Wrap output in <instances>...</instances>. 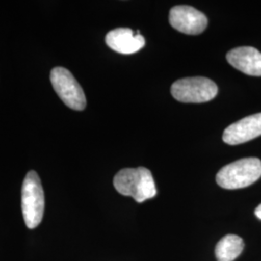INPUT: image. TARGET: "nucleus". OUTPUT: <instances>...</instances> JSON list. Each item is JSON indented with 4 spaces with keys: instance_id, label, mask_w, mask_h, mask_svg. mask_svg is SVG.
I'll list each match as a JSON object with an SVG mask.
<instances>
[{
    "instance_id": "1",
    "label": "nucleus",
    "mask_w": 261,
    "mask_h": 261,
    "mask_svg": "<svg viewBox=\"0 0 261 261\" xmlns=\"http://www.w3.org/2000/svg\"><path fill=\"white\" fill-rule=\"evenodd\" d=\"M113 185L119 194L132 196L140 203L157 195L151 171L142 167L121 169L114 176Z\"/></svg>"
},
{
    "instance_id": "2",
    "label": "nucleus",
    "mask_w": 261,
    "mask_h": 261,
    "mask_svg": "<svg viewBox=\"0 0 261 261\" xmlns=\"http://www.w3.org/2000/svg\"><path fill=\"white\" fill-rule=\"evenodd\" d=\"M260 177V160L244 158L221 168L217 173L216 181L224 189L237 190L251 186Z\"/></svg>"
},
{
    "instance_id": "3",
    "label": "nucleus",
    "mask_w": 261,
    "mask_h": 261,
    "mask_svg": "<svg viewBox=\"0 0 261 261\" xmlns=\"http://www.w3.org/2000/svg\"><path fill=\"white\" fill-rule=\"evenodd\" d=\"M21 210L29 229L41 224L45 211V195L37 172L29 171L21 188Z\"/></svg>"
},
{
    "instance_id": "4",
    "label": "nucleus",
    "mask_w": 261,
    "mask_h": 261,
    "mask_svg": "<svg viewBox=\"0 0 261 261\" xmlns=\"http://www.w3.org/2000/svg\"><path fill=\"white\" fill-rule=\"evenodd\" d=\"M170 92L182 103H206L218 94V86L213 81L203 76L185 77L171 85Z\"/></svg>"
},
{
    "instance_id": "5",
    "label": "nucleus",
    "mask_w": 261,
    "mask_h": 261,
    "mask_svg": "<svg viewBox=\"0 0 261 261\" xmlns=\"http://www.w3.org/2000/svg\"><path fill=\"white\" fill-rule=\"evenodd\" d=\"M50 83L58 97L68 108L84 111L86 107L85 94L69 70L63 67L54 68L50 72Z\"/></svg>"
},
{
    "instance_id": "6",
    "label": "nucleus",
    "mask_w": 261,
    "mask_h": 261,
    "mask_svg": "<svg viewBox=\"0 0 261 261\" xmlns=\"http://www.w3.org/2000/svg\"><path fill=\"white\" fill-rule=\"evenodd\" d=\"M169 23L172 28L188 35L202 33L208 24L205 15L192 6L179 5L169 12Z\"/></svg>"
},
{
    "instance_id": "7",
    "label": "nucleus",
    "mask_w": 261,
    "mask_h": 261,
    "mask_svg": "<svg viewBox=\"0 0 261 261\" xmlns=\"http://www.w3.org/2000/svg\"><path fill=\"white\" fill-rule=\"evenodd\" d=\"M261 136V112L247 116L225 128L223 140L229 145H238Z\"/></svg>"
},
{
    "instance_id": "8",
    "label": "nucleus",
    "mask_w": 261,
    "mask_h": 261,
    "mask_svg": "<svg viewBox=\"0 0 261 261\" xmlns=\"http://www.w3.org/2000/svg\"><path fill=\"white\" fill-rule=\"evenodd\" d=\"M227 62L244 74L261 76V53L252 47H240L229 50Z\"/></svg>"
},
{
    "instance_id": "9",
    "label": "nucleus",
    "mask_w": 261,
    "mask_h": 261,
    "mask_svg": "<svg viewBox=\"0 0 261 261\" xmlns=\"http://www.w3.org/2000/svg\"><path fill=\"white\" fill-rule=\"evenodd\" d=\"M106 43L118 54L132 55L144 47L145 40L139 31L135 34L130 28H117L107 34Z\"/></svg>"
},
{
    "instance_id": "10",
    "label": "nucleus",
    "mask_w": 261,
    "mask_h": 261,
    "mask_svg": "<svg viewBox=\"0 0 261 261\" xmlns=\"http://www.w3.org/2000/svg\"><path fill=\"white\" fill-rule=\"evenodd\" d=\"M244 250L242 238L228 234L223 237L216 246V257L218 261H233L241 254Z\"/></svg>"
},
{
    "instance_id": "11",
    "label": "nucleus",
    "mask_w": 261,
    "mask_h": 261,
    "mask_svg": "<svg viewBox=\"0 0 261 261\" xmlns=\"http://www.w3.org/2000/svg\"><path fill=\"white\" fill-rule=\"evenodd\" d=\"M254 213H255V216H256L259 220H261V204L260 205H258L256 207V209H255Z\"/></svg>"
}]
</instances>
